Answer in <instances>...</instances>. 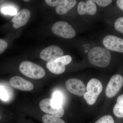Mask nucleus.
Listing matches in <instances>:
<instances>
[{
	"label": "nucleus",
	"mask_w": 123,
	"mask_h": 123,
	"mask_svg": "<svg viewBox=\"0 0 123 123\" xmlns=\"http://www.w3.org/2000/svg\"><path fill=\"white\" fill-rule=\"evenodd\" d=\"M88 56L91 63L102 68L108 66L111 59V55L109 50L99 47L92 49L89 51Z\"/></svg>",
	"instance_id": "1"
},
{
	"label": "nucleus",
	"mask_w": 123,
	"mask_h": 123,
	"mask_svg": "<svg viewBox=\"0 0 123 123\" xmlns=\"http://www.w3.org/2000/svg\"><path fill=\"white\" fill-rule=\"evenodd\" d=\"M19 69L22 74L31 79H41L46 74L45 70L42 66L31 61L22 62L19 66Z\"/></svg>",
	"instance_id": "2"
},
{
	"label": "nucleus",
	"mask_w": 123,
	"mask_h": 123,
	"mask_svg": "<svg viewBox=\"0 0 123 123\" xmlns=\"http://www.w3.org/2000/svg\"><path fill=\"white\" fill-rule=\"evenodd\" d=\"M102 90V85L99 80L95 78L91 79L87 84L86 92L84 96L88 105H93L96 102Z\"/></svg>",
	"instance_id": "3"
},
{
	"label": "nucleus",
	"mask_w": 123,
	"mask_h": 123,
	"mask_svg": "<svg viewBox=\"0 0 123 123\" xmlns=\"http://www.w3.org/2000/svg\"><path fill=\"white\" fill-rule=\"evenodd\" d=\"M39 107L43 112L56 117H61L64 113L62 106L58 105L51 98H45L40 101Z\"/></svg>",
	"instance_id": "4"
},
{
	"label": "nucleus",
	"mask_w": 123,
	"mask_h": 123,
	"mask_svg": "<svg viewBox=\"0 0 123 123\" xmlns=\"http://www.w3.org/2000/svg\"><path fill=\"white\" fill-rule=\"evenodd\" d=\"M52 30L56 35L65 38H72L76 35V31L71 25L66 22L61 21L55 23Z\"/></svg>",
	"instance_id": "5"
},
{
	"label": "nucleus",
	"mask_w": 123,
	"mask_h": 123,
	"mask_svg": "<svg viewBox=\"0 0 123 123\" xmlns=\"http://www.w3.org/2000/svg\"><path fill=\"white\" fill-rule=\"evenodd\" d=\"M72 58L69 55L63 56L54 61L48 62L46 64L47 68L52 73L59 75L65 71V66L71 62Z\"/></svg>",
	"instance_id": "6"
},
{
	"label": "nucleus",
	"mask_w": 123,
	"mask_h": 123,
	"mask_svg": "<svg viewBox=\"0 0 123 123\" xmlns=\"http://www.w3.org/2000/svg\"><path fill=\"white\" fill-rule=\"evenodd\" d=\"M123 85V77L119 74L113 75L107 86L106 96L108 98L114 97L120 90Z\"/></svg>",
	"instance_id": "7"
},
{
	"label": "nucleus",
	"mask_w": 123,
	"mask_h": 123,
	"mask_svg": "<svg viewBox=\"0 0 123 123\" xmlns=\"http://www.w3.org/2000/svg\"><path fill=\"white\" fill-rule=\"evenodd\" d=\"M63 51L60 48L55 45H51L44 49L40 55L42 60L51 62L63 56Z\"/></svg>",
	"instance_id": "8"
},
{
	"label": "nucleus",
	"mask_w": 123,
	"mask_h": 123,
	"mask_svg": "<svg viewBox=\"0 0 123 123\" xmlns=\"http://www.w3.org/2000/svg\"><path fill=\"white\" fill-rule=\"evenodd\" d=\"M66 88L70 93L79 97L84 96L86 92V88L83 82L79 79L70 78L65 83Z\"/></svg>",
	"instance_id": "9"
},
{
	"label": "nucleus",
	"mask_w": 123,
	"mask_h": 123,
	"mask_svg": "<svg viewBox=\"0 0 123 123\" xmlns=\"http://www.w3.org/2000/svg\"><path fill=\"white\" fill-rule=\"evenodd\" d=\"M103 44L108 50L123 53V39L114 35H107L104 38Z\"/></svg>",
	"instance_id": "10"
},
{
	"label": "nucleus",
	"mask_w": 123,
	"mask_h": 123,
	"mask_svg": "<svg viewBox=\"0 0 123 123\" xmlns=\"http://www.w3.org/2000/svg\"><path fill=\"white\" fill-rule=\"evenodd\" d=\"M9 83L13 88L23 91H30L34 88L33 84L21 77L15 76L10 79Z\"/></svg>",
	"instance_id": "11"
},
{
	"label": "nucleus",
	"mask_w": 123,
	"mask_h": 123,
	"mask_svg": "<svg viewBox=\"0 0 123 123\" xmlns=\"http://www.w3.org/2000/svg\"><path fill=\"white\" fill-rule=\"evenodd\" d=\"M30 11L28 9L21 10L11 20L13 23L14 28L18 29L26 24L30 19Z\"/></svg>",
	"instance_id": "12"
},
{
	"label": "nucleus",
	"mask_w": 123,
	"mask_h": 123,
	"mask_svg": "<svg viewBox=\"0 0 123 123\" xmlns=\"http://www.w3.org/2000/svg\"><path fill=\"white\" fill-rule=\"evenodd\" d=\"M77 10L79 15H93L97 12V6L93 0H90L86 2L81 1L78 4Z\"/></svg>",
	"instance_id": "13"
},
{
	"label": "nucleus",
	"mask_w": 123,
	"mask_h": 123,
	"mask_svg": "<svg viewBox=\"0 0 123 123\" xmlns=\"http://www.w3.org/2000/svg\"><path fill=\"white\" fill-rule=\"evenodd\" d=\"M76 3L77 1L75 0H60L56 6L55 11L59 14H65L73 8Z\"/></svg>",
	"instance_id": "14"
},
{
	"label": "nucleus",
	"mask_w": 123,
	"mask_h": 123,
	"mask_svg": "<svg viewBox=\"0 0 123 123\" xmlns=\"http://www.w3.org/2000/svg\"><path fill=\"white\" fill-rule=\"evenodd\" d=\"M114 114L118 118H123V94L119 96L117 100V103L113 110Z\"/></svg>",
	"instance_id": "15"
},
{
	"label": "nucleus",
	"mask_w": 123,
	"mask_h": 123,
	"mask_svg": "<svg viewBox=\"0 0 123 123\" xmlns=\"http://www.w3.org/2000/svg\"><path fill=\"white\" fill-rule=\"evenodd\" d=\"M43 123H65L62 119L50 114H46L42 117Z\"/></svg>",
	"instance_id": "16"
},
{
	"label": "nucleus",
	"mask_w": 123,
	"mask_h": 123,
	"mask_svg": "<svg viewBox=\"0 0 123 123\" xmlns=\"http://www.w3.org/2000/svg\"><path fill=\"white\" fill-rule=\"evenodd\" d=\"M8 89L4 86L0 85V98L4 101H8L11 95Z\"/></svg>",
	"instance_id": "17"
},
{
	"label": "nucleus",
	"mask_w": 123,
	"mask_h": 123,
	"mask_svg": "<svg viewBox=\"0 0 123 123\" xmlns=\"http://www.w3.org/2000/svg\"><path fill=\"white\" fill-rule=\"evenodd\" d=\"M64 98L63 93L59 91H57L53 93L52 99L55 103L62 106Z\"/></svg>",
	"instance_id": "18"
},
{
	"label": "nucleus",
	"mask_w": 123,
	"mask_h": 123,
	"mask_svg": "<svg viewBox=\"0 0 123 123\" xmlns=\"http://www.w3.org/2000/svg\"><path fill=\"white\" fill-rule=\"evenodd\" d=\"M95 123H115L113 117L110 115L104 116Z\"/></svg>",
	"instance_id": "19"
},
{
	"label": "nucleus",
	"mask_w": 123,
	"mask_h": 123,
	"mask_svg": "<svg viewBox=\"0 0 123 123\" xmlns=\"http://www.w3.org/2000/svg\"><path fill=\"white\" fill-rule=\"evenodd\" d=\"M1 12L5 14L11 15H15L17 13V10L12 7H4L1 9Z\"/></svg>",
	"instance_id": "20"
},
{
	"label": "nucleus",
	"mask_w": 123,
	"mask_h": 123,
	"mask_svg": "<svg viewBox=\"0 0 123 123\" xmlns=\"http://www.w3.org/2000/svg\"><path fill=\"white\" fill-rule=\"evenodd\" d=\"M115 27L117 31L123 34V17L119 18L116 20Z\"/></svg>",
	"instance_id": "21"
},
{
	"label": "nucleus",
	"mask_w": 123,
	"mask_h": 123,
	"mask_svg": "<svg viewBox=\"0 0 123 123\" xmlns=\"http://www.w3.org/2000/svg\"><path fill=\"white\" fill-rule=\"evenodd\" d=\"M93 1L96 2L99 6L105 7L111 4L112 1L111 0H95Z\"/></svg>",
	"instance_id": "22"
},
{
	"label": "nucleus",
	"mask_w": 123,
	"mask_h": 123,
	"mask_svg": "<svg viewBox=\"0 0 123 123\" xmlns=\"http://www.w3.org/2000/svg\"><path fill=\"white\" fill-rule=\"evenodd\" d=\"M8 47V44L4 40L0 39V55L3 53Z\"/></svg>",
	"instance_id": "23"
},
{
	"label": "nucleus",
	"mask_w": 123,
	"mask_h": 123,
	"mask_svg": "<svg viewBox=\"0 0 123 123\" xmlns=\"http://www.w3.org/2000/svg\"><path fill=\"white\" fill-rule=\"evenodd\" d=\"M45 2L47 4L52 7H55L56 6L58 3L60 2V0H46Z\"/></svg>",
	"instance_id": "24"
},
{
	"label": "nucleus",
	"mask_w": 123,
	"mask_h": 123,
	"mask_svg": "<svg viewBox=\"0 0 123 123\" xmlns=\"http://www.w3.org/2000/svg\"><path fill=\"white\" fill-rule=\"evenodd\" d=\"M117 4L120 9L123 10V0H117Z\"/></svg>",
	"instance_id": "25"
},
{
	"label": "nucleus",
	"mask_w": 123,
	"mask_h": 123,
	"mask_svg": "<svg viewBox=\"0 0 123 123\" xmlns=\"http://www.w3.org/2000/svg\"><path fill=\"white\" fill-rule=\"evenodd\" d=\"M4 1V0H0V4H1Z\"/></svg>",
	"instance_id": "26"
},
{
	"label": "nucleus",
	"mask_w": 123,
	"mask_h": 123,
	"mask_svg": "<svg viewBox=\"0 0 123 123\" xmlns=\"http://www.w3.org/2000/svg\"><path fill=\"white\" fill-rule=\"evenodd\" d=\"M24 1L25 2H28V1H30V0H24Z\"/></svg>",
	"instance_id": "27"
},
{
	"label": "nucleus",
	"mask_w": 123,
	"mask_h": 123,
	"mask_svg": "<svg viewBox=\"0 0 123 123\" xmlns=\"http://www.w3.org/2000/svg\"><path fill=\"white\" fill-rule=\"evenodd\" d=\"M0 119H1V116H0Z\"/></svg>",
	"instance_id": "28"
}]
</instances>
